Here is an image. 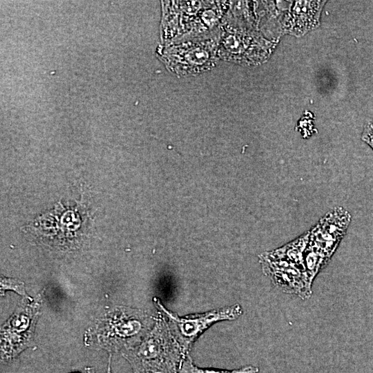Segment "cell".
<instances>
[{"mask_svg": "<svg viewBox=\"0 0 373 373\" xmlns=\"http://www.w3.org/2000/svg\"><path fill=\"white\" fill-rule=\"evenodd\" d=\"M186 355L164 320L156 323L142 343L124 352L134 373H178Z\"/></svg>", "mask_w": 373, "mask_h": 373, "instance_id": "6da1fadb", "label": "cell"}, {"mask_svg": "<svg viewBox=\"0 0 373 373\" xmlns=\"http://www.w3.org/2000/svg\"><path fill=\"white\" fill-rule=\"evenodd\" d=\"M307 242L300 236L285 245L260 256L262 269L273 283L285 293L302 298L312 294V284L305 267Z\"/></svg>", "mask_w": 373, "mask_h": 373, "instance_id": "7a4b0ae2", "label": "cell"}, {"mask_svg": "<svg viewBox=\"0 0 373 373\" xmlns=\"http://www.w3.org/2000/svg\"><path fill=\"white\" fill-rule=\"evenodd\" d=\"M351 218L345 208L336 207L308 231L304 262L309 272L317 274L327 264L346 233Z\"/></svg>", "mask_w": 373, "mask_h": 373, "instance_id": "3957f363", "label": "cell"}, {"mask_svg": "<svg viewBox=\"0 0 373 373\" xmlns=\"http://www.w3.org/2000/svg\"><path fill=\"white\" fill-rule=\"evenodd\" d=\"M155 301L171 334L185 354H189L194 341L213 323L235 320L242 313L241 307L236 304L182 317L167 309L158 299Z\"/></svg>", "mask_w": 373, "mask_h": 373, "instance_id": "277c9868", "label": "cell"}, {"mask_svg": "<svg viewBox=\"0 0 373 373\" xmlns=\"http://www.w3.org/2000/svg\"><path fill=\"white\" fill-rule=\"evenodd\" d=\"M324 1H298L285 19V30L294 35H304L320 24Z\"/></svg>", "mask_w": 373, "mask_h": 373, "instance_id": "5b68a950", "label": "cell"}, {"mask_svg": "<svg viewBox=\"0 0 373 373\" xmlns=\"http://www.w3.org/2000/svg\"><path fill=\"white\" fill-rule=\"evenodd\" d=\"M259 369L253 365L244 366L231 370L200 367L193 363L190 355L187 354L182 362L178 373H257Z\"/></svg>", "mask_w": 373, "mask_h": 373, "instance_id": "8992f818", "label": "cell"}, {"mask_svg": "<svg viewBox=\"0 0 373 373\" xmlns=\"http://www.w3.org/2000/svg\"><path fill=\"white\" fill-rule=\"evenodd\" d=\"M361 139L373 150V119L365 123Z\"/></svg>", "mask_w": 373, "mask_h": 373, "instance_id": "52a82bcc", "label": "cell"}]
</instances>
